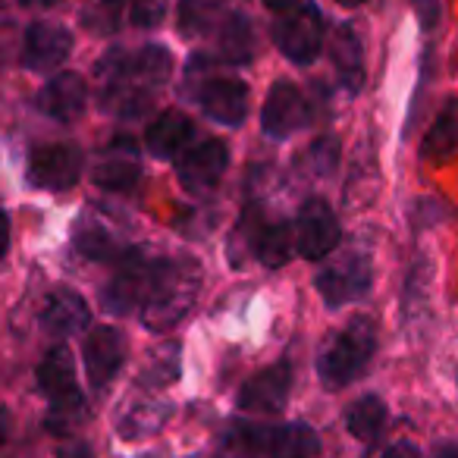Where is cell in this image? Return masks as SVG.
<instances>
[{"instance_id": "cell-1", "label": "cell", "mask_w": 458, "mask_h": 458, "mask_svg": "<svg viewBox=\"0 0 458 458\" xmlns=\"http://www.w3.org/2000/svg\"><path fill=\"white\" fill-rule=\"evenodd\" d=\"M201 289V267L191 258L164 261L148 305L141 308V324L154 333H164L176 327L195 305V295Z\"/></svg>"}, {"instance_id": "cell-2", "label": "cell", "mask_w": 458, "mask_h": 458, "mask_svg": "<svg viewBox=\"0 0 458 458\" xmlns=\"http://www.w3.org/2000/svg\"><path fill=\"white\" fill-rule=\"evenodd\" d=\"M377 349V330L370 324V318H355L343 333L330 336V343H324L318 358V374L320 383L330 389H339L345 383H352L368 361L374 358Z\"/></svg>"}, {"instance_id": "cell-3", "label": "cell", "mask_w": 458, "mask_h": 458, "mask_svg": "<svg viewBox=\"0 0 458 458\" xmlns=\"http://www.w3.org/2000/svg\"><path fill=\"white\" fill-rule=\"evenodd\" d=\"M38 386L51 402V430H70L85 411V399L79 393L76 383V364L66 345H54L45 355V361L38 364Z\"/></svg>"}, {"instance_id": "cell-4", "label": "cell", "mask_w": 458, "mask_h": 458, "mask_svg": "<svg viewBox=\"0 0 458 458\" xmlns=\"http://www.w3.org/2000/svg\"><path fill=\"white\" fill-rule=\"evenodd\" d=\"M164 261L157 258H148L145 251H126L116 264V274L107 280V286L101 289V305L107 314L114 318H123L129 314L135 305L145 308L148 299H151L154 286H157V276Z\"/></svg>"}, {"instance_id": "cell-5", "label": "cell", "mask_w": 458, "mask_h": 458, "mask_svg": "<svg viewBox=\"0 0 458 458\" xmlns=\"http://www.w3.org/2000/svg\"><path fill=\"white\" fill-rule=\"evenodd\" d=\"M318 293L330 308H343L345 301L364 299L374 283V267L364 251H343V255L330 258L327 267L318 274Z\"/></svg>"}, {"instance_id": "cell-6", "label": "cell", "mask_w": 458, "mask_h": 458, "mask_svg": "<svg viewBox=\"0 0 458 458\" xmlns=\"http://www.w3.org/2000/svg\"><path fill=\"white\" fill-rule=\"evenodd\" d=\"M276 47L286 54L293 64L308 66L318 60L320 47H324V20H320L318 7L305 4V7L286 13L274 26Z\"/></svg>"}, {"instance_id": "cell-7", "label": "cell", "mask_w": 458, "mask_h": 458, "mask_svg": "<svg viewBox=\"0 0 458 458\" xmlns=\"http://www.w3.org/2000/svg\"><path fill=\"white\" fill-rule=\"evenodd\" d=\"M82 176V148L72 141H57V145H41L29 157V182L38 189L66 191Z\"/></svg>"}, {"instance_id": "cell-8", "label": "cell", "mask_w": 458, "mask_h": 458, "mask_svg": "<svg viewBox=\"0 0 458 458\" xmlns=\"http://www.w3.org/2000/svg\"><path fill=\"white\" fill-rule=\"evenodd\" d=\"M299 251L308 261H320L327 258L339 242V220L333 214V208L324 198H308L305 208L299 214Z\"/></svg>"}, {"instance_id": "cell-9", "label": "cell", "mask_w": 458, "mask_h": 458, "mask_svg": "<svg viewBox=\"0 0 458 458\" xmlns=\"http://www.w3.org/2000/svg\"><path fill=\"white\" fill-rule=\"evenodd\" d=\"M226 164H229L226 141L208 139L182 154V160H179V182L191 195H204V191H210L220 182V176L226 173Z\"/></svg>"}, {"instance_id": "cell-10", "label": "cell", "mask_w": 458, "mask_h": 458, "mask_svg": "<svg viewBox=\"0 0 458 458\" xmlns=\"http://www.w3.org/2000/svg\"><path fill=\"white\" fill-rule=\"evenodd\" d=\"M141 173V160H139V148L129 135L114 139L107 148H101L95 160V185L104 191H129L139 182Z\"/></svg>"}, {"instance_id": "cell-11", "label": "cell", "mask_w": 458, "mask_h": 458, "mask_svg": "<svg viewBox=\"0 0 458 458\" xmlns=\"http://www.w3.org/2000/svg\"><path fill=\"white\" fill-rule=\"evenodd\" d=\"M72 51V35L57 22H32L22 38V66L32 72L57 70Z\"/></svg>"}, {"instance_id": "cell-12", "label": "cell", "mask_w": 458, "mask_h": 458, "mask_svg": "<svg viewBox=\"0 0 458 458\" xmlns=\"http://www.w3.org/2000/svg\"><path fill=\"white\" fill-rule=\"evenodd\" d=\"M264 132L274 139H289L293 132H299L301 126H308V101L293 82H276L270 89L267 101L261 110Z\"/></svg>"}, {"instance_id": "cell-13", "label": "cell", "mask_w": 458, "mask_h": 458, "mask_svg": "<svg viewBox=\"0 0 458 458\" xmlns=\"http://www.w3.org/2000/svg\"><path fill=\"white\" fill-rule=\"evenodd\" d=\"M289 386H293V370L289 364H274L255 374L239 393V408L251 414H276L286 408Z\"/></svg>"}, {"instance_id": "cell-14", "label": "cell", "mask_w": 458, "mask_h": 458, "mask_svg": "<svg viewBox=\"0 0 458 458\" xmlns=\"http://www.w3.org/2000/svg\"><path fill=\"white\" fill-rule=\"evenodd\" d=\"M123 361H126V339L114 327H98L89 339H85V370L95 389L107 386L116 374H120Z\"/></svg>"}, {"instance_id": "cell-15", "label": "cell", "mask_w": 458, "mask_h": 458, "mask_svg": "<svg viewBox=\"0 0 458 458\" xmlns=\"http://www.w3.org/2000/svg\"><path fill=\"white\" fill-rule=\"evenodd\" d=\"M85 98H89V89H85L82 76H76V72H57V76L38 91L35 104H38L41 114L51 116V120L72 123L76 116H82Z\"/></svg>"}, {"instance_id": "cell-16", "label": "cell", "mask_w": 458, "mask_h": 458, "mask_svg": "<svg viewBox=\"0 0 458 458\" xmlns=\"http://www.w3.org/2000/svg\"><path fill=\"white\" fill-rule=\"evenodd\" d=\"M198 101L204 114L223 126H242L249 114V89L239 79H210Z\"/></svg>"}, {"instance_id": "cell-17", "label": "cell", "mask_w": 458, "mask_h": 458, "mask_svg": "<svg viewBox=\"0 0 458 458\" xmlns=\"http://www.w3.org/2000/svg\"><path fill=\"white\" fill-rule=\"evenodd\" d=\"M41 327L60 339L76 336L89 327V305L72 289H54L45 299V308H41Z\"/></svg>"}, {"instance_id": "cell-18", "label": "cell", "mask_w": 458, "mask_h": 458, "mask_svg": "<svg viewBox=\"0 0 458 458\" xmlns=\"http://www.w3.org/2000/svg\"><path fill=\"white\" fill-rule=\"evenodd\" d=\"M330 57L333 66L339 72V82L349 95H358L364 89V51H361V38L352 29V22L336 26L330 38Z\"/></svg>"}, {"instance_id": "cell-19", "label": "cell", "mask_w": 458, "mask_h": 458, "mask_svg": "<svg viewBox=\"0 0 458 458\" xmlns=\"http://www.w3.org/2000/svg\"><path fill=\"white\" fill-rule=\"evenodd\" d=\"M189 139H191V120L182 114V110H164L145 132L148 151L160 160L176 157Z\"/></svg>"}, {"instance_id": "cell-20", "label": "cell", "mask_w": 458, "mask_h": 458, "mask_svg": "<svg viewBox=\"0 0 458 458\" xmlns=\"http://www.w3.org/2000/svg\"><path fill=\"white\" fill-rule=\"evenodd\" d=\"M320 452V437L314 427L301 424H280L267 437V458H314Z\"/></svg>"}, {"instance_id": "cell-21", "label": "cell", "mask_w": 458, "mask_h": 458, "mask_svg": "<svg viewBox=\"0 0 458 458\" xmlns=\"http://www.w3.org/2000/svg\"><path fill=\"white\" fill-rule=\"evenodd\" d=\"M170 418V405L157 399H141L132 402L129 408H123L120 420H116V430L123 439H141L151 437L164 427V420Z\"/></svg>"}, {"instance_id": "cell-22", "label": "cell", "mask_w": 458, "mask_h": 458, "mask_svg": "<svg viewBox=\"0 0 458 458\" xmlns=\"http://www.w3.org/2000/svg\"><path fill=\"white\" fill-rule=\"evenodd\" d=\"M216 47H220V57L226 64H249L255 57V29H251V20L245 13H229L220 26V38H216Z\"/></svg>"}, {"instance_id": "cell-23", "label": "cell", "mask_w": 458, "mask_h": 458, "mask_svg": "<svg viewBox=\"0 0 458 458\" xmlns=\"http://www.w3.org/2000/svg\"><path fill=\"white\" fill-rule=\"evenodd\" d=\"M458 151V98L443 104V110L433 120L430 132L424 135V160H445L449 154Z\"/></svg>"}, {"instance_id": "cell-24", "label": "cell", "mask_w": 458, "mask_h": 458, "mask_svg": "<svg viewBox=\"0 0 458 458\" xmlns=\"http://www.w3.org/2000/svg\"><path fill=\"white\" fill-rule=\"evenodd\" d=\"M295 242H299V239H293V229H289V223L276 220V223H270V226H264L261 233H258L255 255H258V261H261L264 267L276 270V267H283L289 258H293Z\"/></svg>"}, {"instance_id": "cell-25", "label": "cell", "mask_w": 458, "mask_h": 458, "mask_svg": "<svg viewBox=\"0 0 458 458\" xmlns=\"http://www.w3.org/2000/svg\"><path fill=\"white\" fill-rule=\"evenodd\" d=\"M386 424V405H383L380 395H361L358 402L349 405V414H345V427L355 439L361 443H370L377 439V433Z\"/></svg>"}, {"instance_id": "cell-26", "label": "cell", "mask_w": 458, "mask_h": 458, "mask_svg": "<svg viewBox=\"0 0 458 458\" xmlns=\"http://www.w3.org/2000/svg\"><path fill=\"white\" fill-rule=\"evenodd\" d=\"M223 0H182L179 4V29L189 38L214 32L216 26H223Z\"/></svg>"}, {"instance_id": "cell-27", "label": "cell", "mask_w": 458, "mask_h": 458, "mask_svg": "<svg viewBox=\"0 0 458 458\" xmlns=\"http://www.w3.org/2000/svg\"><path fill=\"white\" fill-rule=\"evenodd\" d=\"M267 437H270V430H261V427L236 420V424L223 433L220 458H258L261 452L267 455Z\"/></svg>"}, {"instance_id": "cell-28", "label": "cell", "mask_w": 458, "mask_h": 458, "mask_svg": "<svg viewBox=\"0 0 458 458\" xmlns=\"http://www.w3.org/2000/svg\"><path fill=\"white\" fill-rule=\"evenodd\" d=\"M76 249L91 261H110V258H116L123 251L114 233L101 220H89V216H82L76 226Z\"/></svg>"}, {"instance_id": "cell-29", "label": "cell", "mask_w": 458, "mask_h": 458, "mask_svg": "<svg viewBox=\"0 0 458 458\" xmlns=\"http://www.w3.org/2000/svg\"><path fill=\"white\" fill-rule=\"evenodd\" d=\"M129 72L139 79L141 85H160L170 79L173 57L164 45H145L135 54H129Z\"/></svg>"}, {"instance_id": "cell-30", "label": "cell", "mask_w": 458, "mask_h": 458, "mask_svg": "<svg viewBox=\"0 0 458 458\" xmlns=\"http://www.w3.org/2000/svg\"><path fill=\"white\" fill-rule=\"evenodd\" d=\"M176 377H179V345L166 343L148 358L145 370H141V377H139V386L160 389V386H166V383L176 380Z\"/></svg>"}, {"instance_id": "cell-31", "label": "cell", "mask_w": 458, "mask_h": 458, "mask_svg": "<svg viewBox=\"0 0 458 458\" xmlns=\"http://www.w3.org/2000/svg\"><path fill=\"white\" fill-rule=\"evenodd\" d=\"M123 22V0H98L82 13V26L91 35H114Z\"/></svg>"}, {"instance_id": "cell-32", "label": "cell", "mask_w": 458, "mask_h": 458, "mask_svg": "<svg viewBox=\"0 0 458 458\" xmlns=\"http://www.w3.org/2000/svg\"><path fill=\"white\" fill-rule=\"evenodd\" d=\"M336 160H339V141L333 139V135H327V139H318L311 148H308L305 164L311 166L314 176H330Z\"/></svg>"}, {"instance_id": "cell-33", "label": "cell", "mask_w": 458, "mask_h": 458, "mask_svg": "<svg viewBox=\"0 0 458 458\" xmlns=\"http://www.w3.org/2000/svg\"><path fill=\"white\" fill-rule=\"evenodd\" d=\"M170 0H129V20L139 29H157L166 16Z\"/></svg>"}, {"instance_id": "cell-34", "label": "cell", "mask_w": 458, "mask_h": 458, "mask_svg": "<svg viewBox=\"0 0 458 458\" xmlns=\"http://www.w3.org/2000/svg\"><path fill=\"white\" fill-rule=\"evenodd\" d=\"M414 10H418V16H420L424 26H437V16H439L437 0H414Z\"/></svg>"}, {"instance_id": "cell-35", "label": "cell", "mask_w": 458, "mask_h": 458, "mask_svg": "<svg viewBox=\"0 0 458 458\" xmlns=\"http://www.w3.org/2000/svg\"><path fill=\"white\" fill-rule=\"evenodd\" d=\"M380 458H420V452L414 443H395V445H389Z\"/></svg>"}, {"instance_id": "cell-36", "label": "cell", "mask_w": 458, "mask_h": 458, "mask_svg": "<svg viewBox=\"0 0 458 458\" xmlns=\"http://www.w3.org/2000/svg\"><path fill=\"white\" fill-rule=\"evenodd\" d=\"M57 458H95V452H91L89 445L79 443V439H76V443H66L64 449L57 452Z\"/></svg>"}, {"instance_id": "cell-37", "label": "cell", "mask_w": 458, "mask_h": 458, "mask_svg": "<svg viewBox=\"0 0 458 458\" xmlns=\"http://www.w3.org/2000/svg\"><path fill=\"white\" fill-rule=\"evenodd\" d=\"M264 4H267L270 10H276V13H286V10H295L299 0H264Z\"/></svg>"}, {"instance_id": "cell-38", "label": "cell", "mask_w": 458, "mask_h": 458, "mask_svg": "<svg viewBox=\"0 0 458 458\" xmlns=\"http://www.w3.org/2000/svg\"><path fill=\"white\" fill-rule=\"evenodd\" d=\"M433 458H458V443H445L433 452Z\"/></svg>"}, {"instance_id": "cell-39", "label": "cell", "mask_w": 458, "mask_h": 458, "mask_svg": "<svg viewBox=\"0 0 458 458\" xmlns=\"http://www.w3.org/2000/svg\"><path fill=\"white\" fill-rule=\"evenodd\" d=\"M20 4H26V7H51L54 0H20Z\"/></svg>"}, {"instance_id": "cell-40", "label": "cell", "mask_w": 458, "mask_h": 458, "mask_svg": "<svg viewBox=\"0 0 458 458\" xmlns=\"http://www.w3.org/2000/svg\"><path fill=\"white\" fill-rule=\"evenodd\" d=\"M339 7H361V4H368V0H336Z\"/></svg>"}]
</instances>
